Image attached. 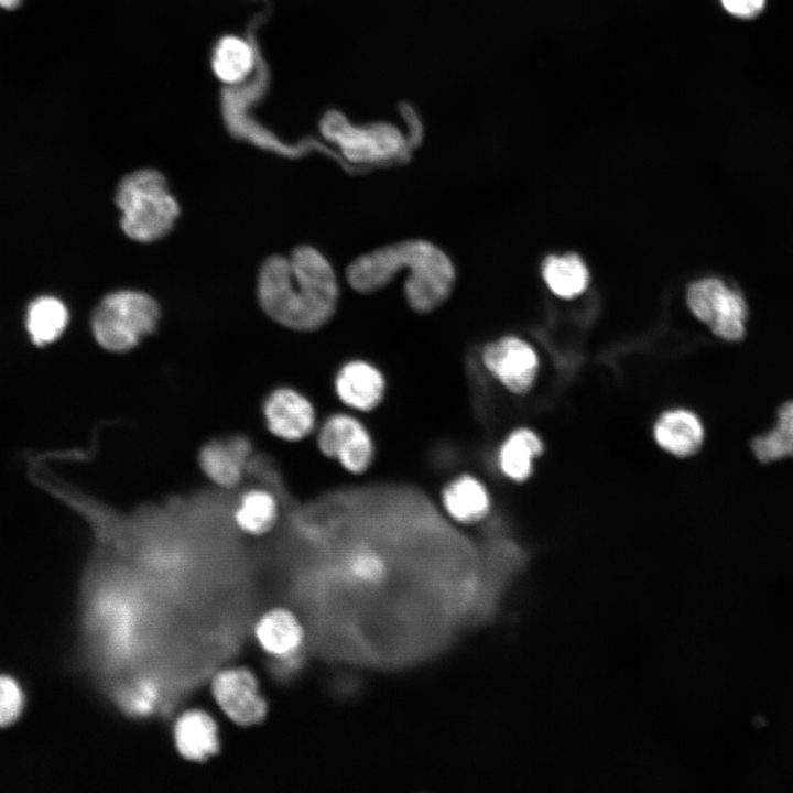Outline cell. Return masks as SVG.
I'll return each mask as SVG.
<instances>
[{"mask_svg": "<svg viewBox=\"0 0 793 793\" xmlns=\"http://www.w3.org/2000/svg\"><path fill=\"white\" fill-rule=\"evenodd\" d=\"M258 297L276 323L311 332L334 316L339 287L328 260L311 246H300L290 258L269 257L258 278Z\"/></svg>", "mask_w": 793, "mask_h": 793, "instance_id": "1", "label": "cell"}, {"mask_svg": "<svg viewBox=\"0 0 793 793\" xmlns=\"http://www.w3.org/2000/svg\"><path fill=\"white\" fill-rule=\"evenodd\" d=\"M116 204L121 210L122 230L140 242L164 237L180 214L178 204L169 192L164 176L151 169L126 175L117 188Z\"/></svg>", "mask_w": 793, "mask_h": 793, "instance_id": "2", "label": "cell"}, {"mask_svg": "<svg viewBox=\"0 0 793 793\" xmlns=\"http://www.w3.org/2000/svg\"><path fill=\"white\" fill-rule=\"evenodd\" d=\"M159 316V306L151 296L122 290L100 301L91 316V329L105 349L127 351L154 330Z\"/></svg>", "mask_w": 793, "mask_h": 793, "instance_id": "3", "label": "cell"}, {"mask_svg": "<svg viewBox=\"0 0 793 793\" xmlns=\"http://www.w3.org/2000/svg\"><path fill=\"white\" fill-rule=\"evenodd\" d=\"M401 258L409 270L404 294L410 307L431 313L448 300L456 272L448 256L434 243L422 239L399 241Z\"/></svg>", "mask_w": 793, "mask_h": 793, "instance_id": "4", "label": "cell"}, {"mask_svg": "<svg viewBox=\"0 0 793 793\" xmlns=\"http://www.w3.org/2000/svg\"><path fill=\"white\" fill-rule=\"evenodd\" d=\"M321 455L350 476L370 471L378 457L376 437L361 415L337 410L319 421L315 432Z\"/></svg>", "mask_w": 793, "mask_h": 793, "instance_id": "5", "label": "cell"}, {"mask_svg": "<svg viewBox=\"0 0 793 793\" xmlns=\"http://www.w3.org/2000/svg\"><path fill=\"white\" fill-rule=\"evenodd\" d=\"M686 300L692 313L716 336L728 341L743 338L748 307L740 292L719 279L706 278L689 285Z\"/></svg>", "mask_w": 793, "mask_h": 793, "instance_id": "6", "label": "cell"}, {"mask_svg": "<svg viewBox=\"0 0 793 793\" xmlns=\"http://www.w3.org/2000/svg\"><path fill=\"white\" fill-rule=\"evenodd\" d=\"M332 391L344 410L361 416L377 412L385 402L389 380L371 360L350 358L341 362L332 378Z\"/></svg>", "mask_w": 793, "mask_h": 793, "instance_id": "7", "label": "cell"}, {"mask_svg": "<svg viewBox=\"0 0 793 793\" xmlns=\"http://www.w3.org/2000/svg\"><path fill=\"white\" fill-rule=\"evenodd\" d=\"M480 362L496 382L513 394H524L533 387L539 368L533 347L512 335L486 344Z\"/></svg>", "mask_w": 793, "mask_h": 793, "instance_id": "8", "label": "cell"}, {"mask_svg": "<svg viewBox=\"0 0 793 793\" xmlns=\"http://www.w3.org/2000/svg\"><path fill=\"white\" fill-rule=\"evenodd\" d=\"M324 133L340 146L347 160L356 163L389 161L404 150L401 135L389 126L355 128L334 119L325 122Z\"/></svg>", "mask_w": 793, "mask_h": 793, "instance_id": "9", "label": "cell"}, {"mask_svg": "<svg viewBox=\"0 0 793 793\" xmlns=\"http://www.w3.org/2000/svg\"><path fill=\"white\" fill-rule=\"evenodd\" d=\"M269 431L282 441L302 442L315 435L318 412L312 399L292 387L273 390L264 403Z\"/></svg>", "mask_w": 793, "mask_h": 793, "instance_id": "10", "label": "cell"}, {"mask_svg": "<svg viewBox=\"0 0 793 793\" xmlns=\"http://www.w3.org/2000/svg\"><path fill=\"white\" fill-rule=\"evenodd\" d=\"M211 693L224 714L238 725L259 724L267 715L268 706L259 693L258 682L247 669L232 667L217 673Z\"/></svg>", "mask_w": 793, "mask_h": 793, "instance_id": "11", "label": "cell"}, {"mask_svg": "<svg viewBox=\"0 0 793 793\" xmlns=\"http://www.w3.org/2000/svg\"><path fill=\"white\" fill-rule=\"evenodd\" d=\"M439 506L444 514L460 526L482 523L492 511V497L486 482L471 471H459L441 487Z\"/></svg>", "mask_w": 793, "mask_h": 793, "instance_id": "12", "label": "cell"}, {"mask_svg": "<svg viewBox=\"0 0 793 793\" xmlns=\"http://www.w3.org/2000/svg\"><path fill=\"white\" fill-rule=\"evenodd\" d=\"M653 435L659 446L677 457L696 454L705 437L699 417L686 409H672L662 413L653 427Z\"/></svg>", "mask_w": 793, "mask_h": 793, "instance_id": "13", "label": "cell"}, {"mask_svg": "<svg viewBox=\"0 0 793 793\" xmlns=\"http://www.w3.org/2000/svg\"><path fill=\"white\" fill-rule=\"evenodd\" d=\"M173 734L177 751L189 761H206L219 750L217 725L204 710L183 713L175 723Z\"/></svg>", "mask_w": 793, "mask_h": 793, "instance_id": "14", "label": "cell"}, {"mask_svg": "<svg viewBox=\"0 0 793 793\" xmlns=\"http://www.w3.org/2000/svg\"><path fill=\"white\" fill-rule=\"evenodd\" d=\"M256 638L267 653L285 660L300 652L305 632L301 621L292 611L276 608L259 619Z\"/></svg>", "mask_w": 793, "mask_h": 793, "instance_id": "15", "label": "cell"}, {"mask_svg": "<svg viewBox=\"0 0 793 793\" xmlns=\"http://www.w3.org/2000/svg\"><path fill=\"white\" fill-rule=\"evenodd\" d=\"M543 452L536 433L526 427L512 430L500 443L496 466L512 482H523L532 474L534 459Z\"/></svg>", "mask_w": 793, "mask_h": 793, "instance_id": "16", "label": "cell"}, {"mask_svg": "<svg viewBox=\"0 0 793 793\" xmlns=\"http://www.w3.org/2000/svg\"><path fill=\"white\" fill-rule=\"evenodd\" d=\"M249 449L248 442L240 437L213 441L200 452V466L217 485L232 487L242 477Z\"/></svg>", "mask_w": 793, "mask_h": 793, "instance_id": "17", "label": "cell"}, {"mask_svg": "<svg viewBox=\"0 0 793 793\" xmlns=\"http://www.w3.org/2000/svg\"><path fill=\"white\" fill-rule=\"evenodd\" d=\"M542 275L548 289L563 298L582 294L589 283L588 269L576 253L547 257L542 264Z\"/></svg>", "mask_w": 793, "mask_h": 793, "instance_id": "18", "label": "cell"}, {"mask_svg": "<svg viewBox=\"0 0 793 793\" xmlns=\"http://www.w3.org/2000/svg\"><path fill=\"white\" fill-rule=\"evenodd\" d=\"M256 64L251 45L236 35L224 36L215 46L211 67L216 77L225 84H237L248 77Z\"/></svg>", "mask_w": 793, "mask_h": 793, "instance_id": "19", "label": "cell"}, {"mask_svg": "<svg viewBox=\"0 0 793 793\" xmlns=\"http://www.w3.org/2000/svg\"><path fill=\"white\" fill-rule=\"evenodd\" d=\"M68 324V311L53 296L35 298L26 312V329L33 344L44 346L55 341Z\"/></svg>", "mask_w": 793, "mask_h": 793, "instance_id": "20", "label": "cell"}, {"mask_svg": "<svg viewBox=\"0 0 793 793\" xmlns=\"http://www.w3.org/2000/svg\"><path fill=\"white\" fill-rule=\"evenodd\" d=\"M279 503L273 493L254 489L247 492L236 511L238 526L252 535H262L273 529L279 519Z\"/></svg>", "mask_w": 793, "mask_h": 793, "instance_id": "21", "label": "cell"}, {"mask_svg": "<svg viewBox=\"0 0 793 793\" xmlns=\"http://www.w3.org/2000/svg\"><path fill=\"white\" fill-rule=\"evenodd\" d=\"M344 573L354 583L374 585L385 576L387 562L380 553L372 548H356L347 554L344 561Z\"/></svg>", "mask_w": 793, "mask_h": 793, "instance_id": "22", "label": "cell"}, {"mask_svg": "<svg viewBox=\"0 0 793 793\" xmlns=\"http://www.w3.org/2000/svg\"><path fill=\"white\" fill-rule=\"evenodd\" d=\"M24 693L9 675H0V728L15 723L24 707Z\"/></svg>", "mask_w": 793, "mask_h": 793, "instance_id": "23", "label": "cell"}, {"mask_svg": "<svg viewBox=\"0 0 793 793\" xmlns=\"http://www.w3.org/2000/svg\"><path fill=\"white\" fill-rule=\"evenodd\" d=\"M159 692L153 682L141 680L124 693L123 704L133 714L150 713L157 702Z\"/></svg>", "mask_w": 793, "mask_h": 793, "instance_id": "24", "label": "cell"}, {"mask_svg": "<svg viewBox=\"0 0 793 793\" xmlns=\"http://www.w3.org/2000/svg\"><path fill=\"white\" fill-rule=\"evenodd\" d=\"M770 431L779 442L785 458L793 456V400L779 408L776 424Z\"/></svg>", "mask_w": 793, "mask_h": 793, "instance_id": "25", "label": "cell"}, {"mask_svg": "<svg viewBox=\"0 0 793 793\" xmlns=\"http://www.w3.org/2000/svg\"><path fill=\"white\" fill-rule=\"evenodd\" d=\"M723 8L732 17L754 19L764 10L767 0H720Z\"/></svg>", "mask_w": 793, "mask_h": 793, "instance_id": "26", "label": "cell"}, {"mask_svg": "<svg viewBox=\"0 0 793 793\" xmlns=\"http://www.w3.org/2000/svg\"><path fill=\"white\" fill-rule=\"evenodd\" d=\"M22 0H0V8L6 10H13L20 6Z\"/></svg>", "mask_w": 793, "mask_h": 793, "instance_id": "27", "label": "cell"}]
</instances>
